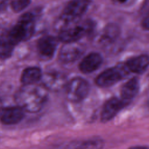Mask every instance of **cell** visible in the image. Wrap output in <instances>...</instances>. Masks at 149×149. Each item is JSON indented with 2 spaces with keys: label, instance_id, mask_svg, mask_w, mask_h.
Masks as SVG:
<instances>
[{
  "label": "cell",
  "instance_id": "1",
  "mask_svg": "<svg viewBox=\"0 0 149 149\" xmlns=\"http://www.w3.org/2000/svg\"><path fill=\"white\" fill-rule=\"evenodd\" d=\"M48 99L47 89L44 86L24 85L16 93L15 100L24 111L35 113L40 111Z\"/></svg>",
  "mask_w": 149,
  "mask_h": 149
},
{
  "label": "cell",
  "instance_id": "2",
  "mask_svg": "<svg viewBox=\"0 0 149 149\" xmlns=\"http://www.w3.org/2000/svg\"><path fill=\"white\" fill-rule=\"evenodd\" d=\"M35 19L31 13L23 14L17 23L6 33L9 40L15 45L29 39L34 31Z\"/></svg>",
  "mask_w": 149,
  "mask_h": 149
},
{
  "label": "cell",
  "instance_id": "3",
  "mask_svg": "<svg viewBox=\"0 0 149 149\" xmlns=\"http://www.w3.org/2000/svg\"><path fill=\"white\" fill-rule=\"evenodd\" d=\"M89 0H72L65 7L62 13L55 23V27L60 31L65 27L79 21V19L87 11Z\"/></svg>",
  "mask_w": 149,
  "mask_h": 149
},
{
  "label": "cell",
  "instance_id": "4",
  "mask_svg": "<svg viewBox=\"0 0 149 149\" xmlns=\"http://www.w3.org/2000/svg\"><path fill=\"white\" fill-rule=\"evenodd\" d=\"M93 29V23L91 21H77L59 31L58 39L65 43L77 42L89 34Z\"/></svg>",
  "mask_w": 149,
  "mask_h": 149
},
{
  "label": "cell",
  "instance_id": "5",
  "mask_svg": "<svg viewBox=\"0 0 149 149\" xmlns=\"http://www.w3.org/2000/svg\"><path fill=\"white\" fill-rule=\"evenodd\" d=\"M129 73L125 65H118L102 72L97 77L95 82L101 87H111L127 76Z\"/></svg>",
  "mask_w": 149,
  "mask_h": 149
},
{
  "label": "cell",
  "instance_id": "6",
  "mask_svg": "<svg viewBox=\"0 0 149 149\" xmlns=\"http://www.w3.org/2000/svg\"><path fill=\"white\" fill-rule=\"evenodd\" d=\"M90 91V85L87 81L81 77L72 79L65 87V93L68 100L79 102L88 95Z\"/></svg>",
  "mask_w": 149,
  "mask_h": 149
},
{
  "label": "cell",
  "instance_id": "7",
  "mask_svg": "<svg viewBox=\"0 0 149 149\" xmlns=\"http://www.w3.org/2000/svg\"><path fill=\"white\" fill-rule=\"evenodd\" d=\"M129 103V101L125 100L121 97H112L109 99L102 107L101 113V121L107 122L111 120Z\"/></svg>",
  "mask_w": 149,
  "mask_h": 149
},
{
  "label": "cell",
  "instance_id": "8",
  "mask_svg": "<svg viewBox=\"0 0 149 149\" xmlns=\"http://www.w3.org/2000/svg\"><path fill=\"white\" fill-rule=\"evenodd\" d=\"M42 85L48 90L58 91L65 88L68 80L66 76L59 72H49L42 74Z\"/></svg>",
  "mask_w": 149,
  "mask_h": 149
},
{
  "label": "cell",
  "instance_id": "9",
  "mask_svg": "<svg viewBox=\"0 0 149 149\" xmlns=\"http://www.w3.org/2000/svg\"><path fill=\"white\" fill-rule=\"evenodd\" d=\"M82 52L81 47L77 42L65 43L60 49L59 60L65 64L73 63L80 57Z\"/></svg>",
  "mask_w": 149,
  "mask_h": 149
},
{
  "label": "cell",
  "instance_id": "10",
  "mask_svg": "<svg viewBox=\"0 0 149 149\" xmlns=\"http://www.w3.org/2000/svg\"><path fill=\"white\" fill-rule=\"evenodd\" d=\"M58 40L51 36L41 37L37 43V49L39 55L44 58H50L55 54Z\"/></svg>",
  "mask_w": 149,
  "mask_h": 149
},
{
  "label": "cell",
  "instance_id": "11",
  "mask_svg": "<svg viewBox=\"0 0 149 149\" xmlns=\"http://www.w3.org/2000/svg\"><path fill=\"white\" fill-rule=\"evenodd\" d=\"M24 110L18 105L2 108L0 112V121L7 125L17 124L24 118Z\"/></svg>",
  "mask_w": 149,
  "mask_h": 149
},
{
  "label": "cell",
  "instance_id": "12",
  "mask_svg": "<svg viewBox=\"0 0 149 149\" xmlns=\"http://www.w3.org/2000/svg\"><path fill=\"white\" fill-rule=\"evenodd\" d=\"M120 29L117 24L110 23L107 25L98 36L97 43L101 46H106L114 42L120 34Z\"/></svg>",
  "mask_w": 149,
  "mask_h": 149
},
{
  "label": "cell",
  "instance_id": "13",
  "mask_svg": "<svg viewBox=\"0 0 149 149\" xmlns=\"http://www.w3.org/2000/svg\"><path fill=\"white\" fill-rule=\"evenodd\" d=\"M102 63L101 55L91 52L86 55L79 63V69L83 73H90L97 70Z\"/></svg>",
  "mask_w": 149,
  "mask_h": 149
},
{
  "label": "cell",
  "instance_id": "14",
  "mask_svg": "<svg viewBox=\"0 0 149 149\" xmlns=\"http://www.w3.org/2000/svg\"><path fill=\"white\" fill-rule=\"evenodd\" d=\"M129 72L140 74L144 72L149 66V56L140 55L129 59L125 64Z\"/></svg>",
  "mask_w": 149,
  "mask_h": 149
},
{
  "label": "cell",
  "instance_id": "15",
  "mask_svg": "<svg viewBox=\"0 0 149 149\" xmlns=\"http://www.w3.org/2000/svg\"><path fill=\"white\" fill-rule=\"evenodd\" d=\"M140 90L139 81L137 78L133 77L127 80L122 87L120 97L126 101H130L135 97Z\"/></svg>",
  "mask_w": 149,
  "mask_h": 149
},
{
  "label": "cell",
  "instance_id": "16",
  "mask_svg": "<svg viewBox=\"0 0 149 149\" xmlns=\"http://www.w3.org/2000/svg\"><path fill=\"white\" fill-rule=\"evenodd\" d=\"M42 72L38 67H29L26 68L21 75V81L23 85L34 84L41 80Z\"/></svg>",
  "mask_w": 149,
  "mask_h": 149
},
{
  "label": "cell",
  "instance_id": "17",
  "mask_svg": "<svg viewBox=\"0 0 149 149\" xmlns=\"http://www.w3.org/2000/svg\"><path fill=\"white\" fill-rule=\"evenodd\" d=\"M104 141L100 139L77 141L70 144L66 149H102Z\"/></svg>",
  "mask_w": 149,
  "mask_h": 149
},
{
  "label": "cell",
  "instance_id": "18",
  "mask_svg": "<svg viewBox=\"0 0 149 149\" xmlns=\"http://www.w3.org/2000/svg\"><path fill=\"white\" fill-rule=\"evenodd\" d=\"M15 45L9 40L6 34L0 36V59L10 56Z\"/></svg>",
  "mask_w": 149,
  "mask_h": 149
},
{
  "label": "cell",
  "instance_id": "19",
  "mask_svg": "<svg viewBox=\"0 0 149 149\" xmlns=\"http://www.w3.org/2000/svg\"><path fill=\"white\" fill-rule=\"evenodd\" d=\"M31 2V0H12L11 7L15 12H20L27 8Z\"/></svg>",
  "mask_w": 149,
  "mask_h": 149
},
{
  "label": "cell",
  "instance_id": "20",
  "mask_svg": "<svg viewBox=\"0 0 149 149\" xmlns=\"http://www.w3.org/2000/svg\"><path fill=\"white\" fill-rule=\"evenodd\" d=\"M142 26L145 30L149 31V15H147L142 22Z\"/></svg>",
  "mask_w": 149,
  "mask_h": 149
},
{
  "label": "cell",
  "instance_id": "21",
  "mask_svg": "<svg viewBox=\"0 0 149 149\" xmlns=\"http://www.w3.org/2000/svg\"><path fill=\"white\" fill-rule=\"evenodd\" d=\"M141 10L144 13L149 12V0H145Z\"/></svg>",
  "mask_w": 149,
  "mask_h": 149
},
{
  "label": "cell",
  "instance_id": "22",
  "mask_svg": "<svg viewBox=\"0 0 149 149\" xmlns=\"http://www.w3.org/2000/svg\"><path fill=\"white\" fill-rule=\"evenodd\" d=\"M128 149H149V146H134L129 147Z\"/></svg>",
  "mask_w": 149,
  "mask_h": 149
},
{
  "label": "cell",
  "instance_id": "23",
  "mask_svg": "<svg viewBox=\"0 0 149 149\" xmlns=\"http://www.w3.org/2000/svg\"><path fill=\"white\" fill-rule=\"evenodd\" d=\"M115 3L120 5H125L130 0H113Z\"/></svg>",
  "mask_w": 149,
  "mask_h": 149
},
{
  "label": "cell",
  "instance_id": "24",
  "mask_svg": "<svg viewBox=\"0 0 149 149\" xmlns=\"http://www.w3.org/2000/svg\"><path fill=\"white\" fill-rule=\"evenodd\" d=\"M2 101H1V100H0V112H1V109H2Z\"/></svg>",
  "mask_w": 149,
  "mask_h": 149
},
{
  "label": "cell",
  "instance_id": "25",
  "mask_svg": "<svg viewBox=\"0 0 149 149\" xmlns=\"http://www.w3.org/2000/svg\"><path fill=\"white\" fill-rule=\"evenodd\" d=\"M148 84H149V74H148Z\"/></svg>",
  "mask_w": 149,
  "mask_h": 149
},
{
  "label": "cell",
  "instance_id": "26",
  "mask_svg": "<svg viewBox=\"0 0 149 149\" xmlns=\"http://www.w3.org/2000/svg\"><path fill=\"white\" fill-rule=\"evenodd\" d=\"M148 106H149V102H148Z\"/></svg>",
  "mask_w": 149,
  "mask_h": 149
}]
</instances>
